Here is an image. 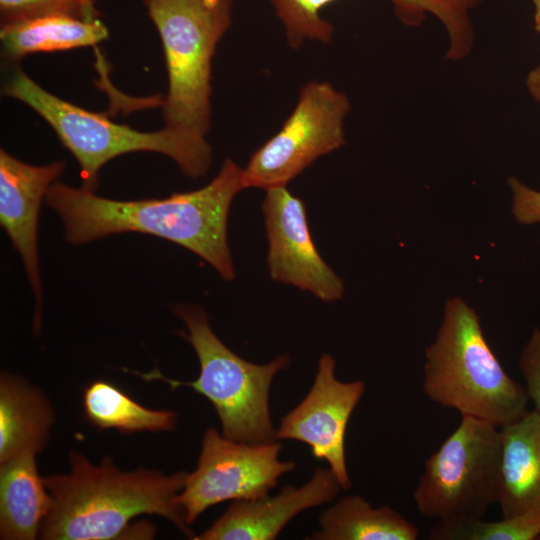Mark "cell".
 I'll return each instance as SVG.
<instances>
[{
    "label": "cell",
    "instance_id": "obj_24",
    "mask_svg": "<svg viewBox=\"0 0 540 540\" xmlns=\"http://www.w3.org/2000/svg\"><path fill=\"white\" fill-rule=\"evenodd\" d=\"M512 192V214L524 225L540 223V191L534 190L515 177L508 179Z\"/></svg>",
    "mask_w": 540,
    "mask_h": 540
},
{
    "label": "cell",
    "instance_id": "obj_26",
    "mask_svg": "<svg viewBox=\"0 0 540 540\" xmlns=\"http://www.w3.org/2000/svg\"><path fill=\"white\" fill-rule=\"evenodd\" d=\"M534 5L535 30L540 35V0H532Z\"/></svg>",
    "mask_w": 540,
    "mask_h": 540
},
{
    "label": "cell",
    "instance_id": "obj_14",
    "mask_svg": "<svg viewBox=\"0 0 540 540\" xmlns=\"http://www.w3.org/2000/svg\"><path fill=\"white\" fill-rule=\"evenodd\" d=\"M341 485L330 469L318 468L301 487L286 486L274 497L235 501L195 540H272L300 512L332 501Z\"/></svg>",
    "mask_w": 540,
    "mask_h": 540
},
{
    "label": "cell",
    "instance_id": "obj_12",
    "mask_svg": "<svg viewBox=\"0 0 540 540\" xmlns=\"http://www.w3.org/2000/svg\"><path fill=\"white\" fill-rule=\"evenodd\" d=\"M281 21L288 44L300 47L306 40L327 43L333 26L320 15L335 0H270ZM484 0H390L397 18L409 27H418L427 14L440 21L448 36L446 59H465L474 45L471 11Z\"/></svg>",
    "mask_w": 540,
    "mask_h": 540
},
{
    "label": "cell",
    "instance_id": "obj_27",
    "mask_svg": "<svg viewBox=\"0 0 540 540\" xmlns=\"http://www.w3.org/2000/svg\"><path fill=\"white\" fill-rule=\"evenodd\" d=\"M90 6H94V0H84Z\"/></svg>",
    "mask_w": 540,
    "mask_h": 540
},
{
    "label": "cell",
    "instance_id": "obj_7",
    "mask_svg": "<svg viewBox=\"0 0 540 540\" xmlns=\"http://www.w3.org/2000/svg\"><path fill=\"white\" fill-rule=\"evenodd\" d=\"M500 454L498 427L461 416L425 461L413 492L418 512L437 521L483 518L498 502Z\"/></svg>",
    "mask_w": 540,
    "mask_h": 540
},
{
    "label": "cell",
    "instance_id": "obj_8",
    "mask_svg": "<svg viewBox=\"0 0 540 540\" xmlns=\"http://www.w3.org/2000/svg\"><path fill=\"white\" fill-rule=\"evenodd\" d=\"M350 109L348 97L332 84H305L281 129L253 153L243 169L245 188L286 186L317 158L341 148Z\"/></svg>",
    "mask_w": 540,
    "mask_h": 540
},
{
    "label": "cell",
    "instance_id": "obj_21",
    "mask_svg": "<svg viewBox=\"0 0 540 540\" xmlns=\"http://www.w3.org/2000/svg\"><path fill=\"white\" fill-rule=\"evenodd\" d=\"M540 538V510L501 520L483 518L437 521L428 533L431 540H535Z\"/></svg>",
    "mask_w": 540,
    "mask_h": 540
},
{
    "label": "cell",
    "instance_id": "obj_9",
    "mask_svg": "<svg viewBox=\"0 0 540 540\" xmlns=\"http://www.w3.org/2000/svg\"><path fill=\"white\" fill-rule=\"evenodd\" d=\"M281 448L278 440L240 442L220 435L215 428L207 429L197 466L187 474L182 491L175 497L187 524L220 502L266 496L280 476L295 468L293 462L279 460Z\"/></svg>",
    "mask_w": 540,
    "mask_h": 540
},
{
    "label": "cell",
    "instance_id": "obj_15",
    "mask_svg": "<svg viewBox=\"0 0 540 540\" xmlns=\"http://www.w3.org/2000/svg\"><path fill=\"white\" fill-rule=\"evenodd\" d=\"M498 502L502 517L540 510V413L526 411L499 428Z\"/></svg>",
    "mask_w": 540,
    "mask_h": 540
},
{
    "label": "cell",
    "instance_id": "obj_5",
    "mask_svg": "<svg viewBox=\"0 0 540 540\" xmlns=\"http://www.w3.org/2000/svg\"><path fill=\"white\" fill-rule=\"evenodd\" d=\"M173 311L183 320L187 333L181 335L192 345L200 364L195 381L183 382L165 377L158 369L138 374L146 380L160 379L172 389L193 388L215 408L228 439L247 443L277 441L269 410V391L277 372L289 365L287 355L258 365L237 356L215 335L208 317L198 306L177 305Z\"/></svg>",
    "mask_w": 540,
    "mask_h": 540
},
{
    "label": "cell",
    "instance_id": "obj_11",
    "mask_svg": "<svg viewBox=\"0 0 540 540\" xmlns=\"http://www.w3.org/2000/svg\"><path fill=\"white\" fill-rule=\"evenodd\" d=\"M270 277L311 292L324 302L342 298L343 281L320 256L310 234L303 201L286 186L266 190L262 205Z\"/></svg>",
    "mask_w": 540,
    "mask_h": 540
},
{
    "label": "cell",
    "instance_id": "obj_4",
    "mask_svg": "<svg viewBox=\"0 0 540 540\" xmlns=\"http://www.w3.org/2000/svg\"><path fill=\"white\" fill-rule=\"evenodd\" d=\"M4 92L28 105L49 123L78 161L85 189L95 191L102 166L130 152L164 154L193 178L204 175L211 164L212 150L204 134L170 126L141 132L112 122L104 115L49 93L22 70L13 74Z\"/></svg>",
    "mask_w": 540,
    "mask_h": 540
},
{
    "label": "cell",
    "instance_id": "obj_22",
    "mask_svg": "<svg viewBox=\"0 0 540 540\" xmlns=\"http://www.w3.org/2000/svg\"><path fill=\"white\" fill-rule=\"evenodd\" d=\"M51 14H66L87 20L98 11L84 0H0L1 25Z\"/></svg>",
    "mask_w": 540,
    "mask_h": 540
},
{
    "label": "cell",
    "instance_id": "obj_3",
    "mask_svg": "<svg viewBox=\"0 0 540 540\" xmlns=\"http://www.w3.org/2000/svg\"><path fill=\"white\" fill-rule=\"evenodd\" d=\"M423 392L432 402L500 428L527 411L526 389L491 349L477 312L451 297L435 340L425 351Z\"/></svg>",
    "mask_w": 540,
    "mask_h": 540
},
{
    "label": "cell",
    "instance_id": "obj_2",
    "mask_svg": "<svg viewBox=\"0 0 540 540\" xmlns=\"http://www.w3.org/2000/svg\"><path fill=\"white\" fill-rule=\"evenodd\" d=\"M68 474L43 477L51 505L39 538L44 540H110L119 538L130 521L142 514L165 517L193 538L175 497L187 472L165 475L138 468L122 471L105 456L99 464L70 451Z\"/></svg>",
    "mask_w": 540,
    "mask_h": 540
},
{
    "label": "cell",
    "instance_id": "obj_18",
    "mask_svg": "<svg viewBox=\"0 0 540 540\" xmlns=\"http://www.w3.org/2000/svg\"><path fill=\"white\" fill-rule=\"evenodd\" d=\"M108 37L98 18L87 20L66 14H51L1 25L5 55L19 59L27 54L54 52L95 45Z\"/></svg>",
    "mask_w": 540,
    "mask_h": 540
},
{
    "label": "cell",
    "instance_id": "obj_10",
    "mask_svg": "<svg viewBox=\"0 0 540 540\" xmlns=\"http://www.w3.org/2000/svg\"><path fill=\"white\" fill-rule=\"evenodd\" d=\"M364 391L363 381L337 380L335 360L323 354L310 391L276 430L277 440L304 442L316 459L326 460L343 490L351 487L345 460L346 427Z\"/></svg>",
    "mask_w": 540,
    "mask_h": 540
},
{
    "label": "cell",
    "instance_id": "obj_13",
    "mask_svg": "<svg viewBox=\"0 0 540 540\" xmlns=\"http://www.w3.org/2000/svg\"><path fill=\"white\" fill-rule=\"evenodd\" d=\"M64 167L62 161L30 165L0 151V223L23 260L35 295L34 333L40 328L42 302L37 250L39 209Z\"/></svg>",
    "mask_w": 540,
    "mask_h": 540
},
{
    "label": "cell",
    "instance_id": "obj_25",
    "mask_svg": "<svg viewBox=\"0 0 540 540\" xmlns=\"http://www.w3.org/2000/svg\"><path fill=\"white\" fill-rule=\"evenodd\" d=\"M526 87L530 95L540 101V65L534 67L526 77Z\"/></svg>",
    "mask_w": 540,
    "mask_h": 540
},
{
    "label": "cell",
    "instance_id": "obj_16",
    "mask_svg": "<svg viewBox=\"0 0 540 540\" xmlns=\"http://www.w3.org/2000/svg\"><path fill=\"white\" fill-rule=\"evenodd\" d=\"M55 414L51 402L20 376L0 377V463L46 446Z\"/></svg>",
    "mask_w": 540,
    "mask_h": 540
},
{
    "label": "cell",
    "instance_id": "obj_19",
    "mask_svg": "<svg viewBox=\"0 0 540 540\" xmlns=\"http://www.w3.org/2000/svg\"><path fill=\"white\" fill-rule=\"evenodd\" d=\"M317 540H416L415 525L389 506L372 508L360 495L340 498L320 516Z\"/></svg>",
    "mask_w": 540,
    "mask_h": 540
},
{
    "label": "cell",
    "instance_id": "obj_6",
    "mask_svg": "<svg viewBox=\"0 0 540 540\" xmlns=\"http://www.w3.org/2000/svg\"><path fill=\"white\" fill-rule=\"evenodd\" d=\"M233 0H144L160 35L168 73L166 126L206 135L210 125L211 62L229 28Z\"/></svg>",
    "mask_w": 540,
    "mask_h": 540
},
{
    "label": "cell",
    "instance_id": "obj_17",
    "mask_svg": "<svg viewBox=\"0 0 540 540\" xmlns=\"http://www.w3.org/2000/svg\"><path fill=\"white\" fill-rule=\"evenodd\" d=\"M36 454L25 453L0 463V539L34 540L51 505L40 477Z\"/></svg>",
    "mask_w": 540,
    "mask_h": 540
},
{
    "label": "cell",
    "instance_id": "obj_1",
    "mask_svg": "<svg viewBox=\"0 0 540 540\" xmlns=\"http://www.w3.org/2000/svg\"><path fill=\"white\" fill-rule=\"evenodd\" d=\"M244 188L243 169L226 158L206 186L164 199L112 200L56 181L45 198L62 220L65 239L71 244L123 232L151 234L192 251L229 281L234 267L227 220L233 198Z\"/></svg>",
    "mask_w": 540,
    "mask_h": 540
},
{
    "label": "cell",
    "instance_id": "obj_20",
    "mask_svg": "<svg viewBox=\"0 0 540 540\" xmlns=\"http://www.w3.org/2000/svg\"><path fill=\"white\" fill-rule=\"evenodd\" d=\"M83 411L87 421L98 429L114 428L124 434L172 431L177 423L174 411L146 408L117 386L102 380L85 388Z\"/></svg>",
    "mask_w": 540,
    "mask_h": 540
},
{
    "label": "cell",
    "instance_id": "obj_23",
    "mask_svg": "<svg viewBox=\"0 0 540 540\" xmlns=\"http://www.w3.org/2000/svg\"><path fill=\"white\" fill-rule=\"evenodd\" d=\"M519 369L523 375L526 392L534 409L540 413V328L535 327L522 349Z\"/></svg>",
    "mask_w": 540,
    "mask_h": 540
}]
</instances>
